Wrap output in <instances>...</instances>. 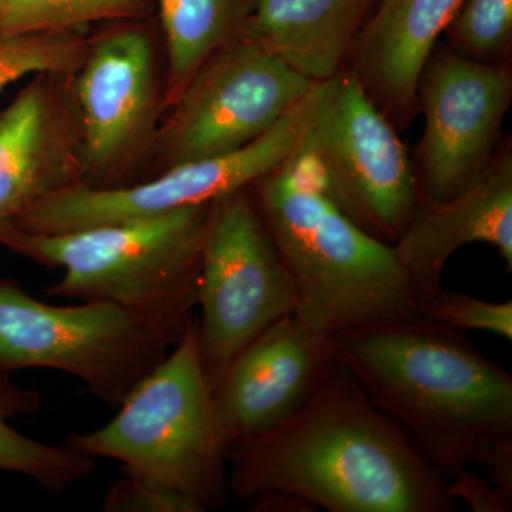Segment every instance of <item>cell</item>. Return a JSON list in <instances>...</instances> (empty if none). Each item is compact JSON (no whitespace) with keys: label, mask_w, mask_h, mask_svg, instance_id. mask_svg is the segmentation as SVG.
<instances>
[{"label":"cell","mask_w":512,"mask_h":512,"mask_svg":"<svg viewBox=\"0 0 512 512\" xmlns=\"http://www.w3.org/2000/svg\"><path fill=\"white\" fill-rule=\"evenodd\" d=\"M419 315L427 322L468 332L481 330L493 333L508 342L512 340V302H490L463 292L434 293L419 303Z\"/></svg>","instance_id":"23"},{"label":"cell","mask_w":512,"mask_h":512,"mask_svg":"<svg viewBox=\"0 0 512 512\" xmlns=\"http://www.w3.org/2000/svg\"><path fill=\"white\" fill-rule=\"evenodd\" d=\"M92 30L72 90L82 131L83 184L119 188L146 178L167 106L156 16Z\"/></svg>","instance_id":"6"},{"label":"cell","mask_w":512,"mask_h":512,"mask_svg":"<svg viewBox=\"0 0 512 512\" xmlns=\"http://www.w3.org/2000/svg\"><path fill=\"white\" fill-rule=\"evenodd\" d=\"M497 249L512 268V156L504 150L473 187L437 204L419 202L393 248L414 298L426 301L441 289L444 266L466 245Z\"/></svg>","instance_id":"15"},{"label":"cell","mask_w":512,"mask_h":512,"mask_svg":"<svg viewBox=\"0 0 512 512\" xmlns=\"http://www.w3.org/2000/svg\"><path fill=\"white\" fill-rule=\"evenodd\" d=\"M463 0H382L360 37L356 76L370 96L412 109L421 73Z\"/></svg>","instance_id":"16"},{"label":"cell","mask_w":512,"mask_h":512,"mask_svg":"<svg viewBox=\"0 0 512 512\" xmlns=\"http://www.w3.org/2000/svg\"><path fill=\"white\" fill-rule=\"evenodd\" d=\"M417 97L424 116L419 147L420 202L453 200L483 177L511 103L507 66L431 55Z\"/></svg>","instance_id":"12"},{"label":"cell","mask_w":512,"mask_h":512,"mask_svg":"<svg viewBox=\"0 0 512 512\" xmlns=\"http://www.w3.org/2000/svg\"><path fill=\"white\" fill-rule=\"evenodd\" d=\"M154 2L163 37L168 106L214 53L245 36L252 0Z\"/></svg>","instance_id":"18"},{"label":"cell","mask_w":512,"mask_h":512,"mask_svg":"<svg viewBox=\"0 0 512 512\" xmlns=\"http://www.w3.org/2000/svg\"><path fill=\"white\" fill-rule=\"evenodd\" d=\"M229 494L295 495L329 512H450L448 478L338 362L305 406L228 456Z\"/></svg>","instance_id":"1"},{"label":"cell","mask_w":512,"mask_h":512,"mask_svg":"<svg viewBox=\"0 0 512 512\" xmlns=\"http://www.w3.org/2000/svg\"><path fill=\"white\" fill-rule=\"evenodd\" d=\"M336 362L446 478L512 436V376L466 332L386 320L332 336Z\"/></svg>","instance_id":"2"},{"label":"cell","mask_w":512,"mask_h":512,"mask_svg":"<svg viewBox=\"0 0 512 512\" xmlns=\"http://www.w3.org/2000/svg\"><path fill=\"white\" fill-rule=\"evenodd\" d=\"M335 365L333 339L309 329L295 315L256 336L212 384L229 447L291 419Z\"/></svg>","instance_id":"13"},{"label":"cell","mask_w":512,"mask_h":512,"mask_svg":"<svg viewBox=\"0 0 512 512\" xmlns=\"http://www.w3.org/2000/svg\"><path fill=\"white\" fill-rule=\"evenodd\" d=\"M106 512H204V507L187 495L133 471L124 470L119 480L107 487L103 497Z\"/></svg>","instance_id":"24"},{"label":"cell","mask_w":512,"mask_h":512,"mask_svg":"<svg viewBox=\"0 0 512 512\" xmlns=\"http://www.w3.org/2000/svg\"><path fill=\"white\" fill-rule=\"evenodd\" d=\"M477 466L483 468L491 484L512 501V436L494 441Z\"/></svg>","instance_id":"26"},{"label":"cell","mask_w":512,"mask_h":512,"mask_svg":"<svg viewBox=\"0 0 512 512\" xmlns=\"http://www.w3.org/2000/svg\"><path fill=\"white\" fill-rule=\"evenodd\" d=\"M198 348L211 387L256 336L298 306L295 284L248 188L215 201L197 285Z\"/></svg>","instance_id":"10"},{"label":"cell","mask_w":512,"mask_h":512,"mask_svg":"<svg viewBox=\"0 0 512 512\" xmlns=\"http://www.w3.org/2000/svg\"><path fill=\"white\" fill-rule=\"evenodd\" d=\"M167 340L136 315L109 302L56 306L0 279V369H50L77 377L109 406L168 355Z\"/></svg>","instance_id":"7"},{"label":"cell","mask_w":512,"mask_h":512,"mask_svg":"<svg viewBox=\"0 0 512 512\" xmlns=\"http://www.w3.org/2000/svg\"><path fill=\"white\" fill-rule=\"evenodd\" d=\"M154 15V0H0V33L92 29Z\"/></svg>","instance_id":"20"},{"label":"cell","mask_w":512,"mask_h":512,"mask_svg":"<svg viewBox=\"0 0 512 512\" xmlns=\"http://www.w3.org/2000/svg\"><path fill=\"white\" fill-rule=\"evenodd\" d=\"M64 446L133 471L200 503L227 504L231 447L198 348L197 319L163 362L128 393L106 426L67 436Z\"/></svg>","instance_id":"5"},{"label":"cell","mask_w":512,"mask_h":512,"mask_svg":"<svg viewBox=\"0 0 512 512\" xmlns=\"http://www.w3.org/2000/svg\"><path fill=\"white\" fill-rule=\"evenodd\" d=\"M453 478V484L448 483L451 497L463 498L471 510L477 512H510L512 501L494 485L487 484L483 478L470 473L464 468Z\"/></svg>","instance_id":"25"},{"label":"cell","mask_w":512,"mask_h":512,"mask_svg":"<svg viewBox=\"0 0 512 512\" xmlns=\"http://www.w3.org/2000/svg\"><path fill=\"white\" fill-rule=\"evenodd\" d=\"M315 84L258 40L239 37L202 64L165 107L144 180L248 146Z\"/></svg>","instance_id":"9"},{"label":"cell","mask_w":512,"mask_h":512,"mask_svg":"<svg viewBox=\"0 0 512 512\" xmlns=\"http://www.w3.org/2000/svg\"><path fill=\"white\" fill-rule=\"evenodd\" d=\"M12 373L0 369V471L32 478L46 493H63L96 473V458L72 448L53 446L23 436L9 420L39 412L42 397L37 390L12 382Z\"/></svg>","instance_id":"19"},{"label":"cell","mask_w":512,"mask_h":512,"mask_svg":"<svg viewBox=\"0 0 512 512\" xmlns=\"http://www.w3.org/2000/svg\"><path fill=\"white\" fill-rule=\"evenodd\" d=\"M214 204L59 234L23 231L0 218V247L47 269H63L62 281L46 288L47 295L113 303L174 346L194 319Z\"/></svg>","instance_id":"4"},{"label":"cell","mask_w":512,"mask_h":512,"mask_svg":"<svg viewBox=\"0 0 512 512\" xmlns=\"http://www.w3.org/2000/svg\"><path fill=\"white\" fill-rule=\"evenodd\" d=\"M303 153L329 197L359 227L394 244L420 202L406 147L356 76H336Z\"/></svg>","instance_id":"11"},{"label":"cell","mask_w":512,"mask_h":512,"mask_svg":"<svg viewBox=\"0 0 512 512\" xmlns=\"http://www.w3.org/2000/svg\"><path fill=\"white\" fill-rule=\"evenodd\" d=\"M252 198L295 284V318L320 335L386 320H419L392 244L350 220L305 153L259 178Z\"/></svg>","instance_id":"3"},{"label":"cell","mask_w":512,"mask_h":512,"mask_svg":"<svg viewBox=\"0 0 512 512\" xmlns=\"http://www.w3.org/2000/svg\"><path fill=\"white\" fill-rule=\"evenodd\" d=\"M83 183L72 74L32 76L0 113V218Z\"/></svg>","instance_id":"14"},{"label":"cell","mask_w":512,"mask_h":512,"mask_svg":"<svg viewBox=\"0 0 512 512\" xmlns=\"http://www.w3.org/2000/svg\"><path fill=\"white\" fill-rule=\"evenodd\" d=\"M92 29L0 33V94L23 77L79 69Z\"/></svg>","instance_id":"21"},{"label":"cell","mask_w":512,"mask_h":512,"mask_svg":"<svg viewBox=\"0 0 512 512\" xmlns=\"http://www.w3.org/2000/svg\"><path fill=\"white\" fill-rule=\"evenodd\" d=\"M370 0H252L245 35L311 82L338 76Z\"/></svg>","instance_id":"17"},{"label":"cell","mask_w":512,"mask_h":512,"mask_svg":"<svg viewBox=\"0 0 512 512\" xmlns=\"http://www.w3.org/2000/svg\"><path fill=\"white\" fill-rule=\"evenodd\" d=\"M323 93V84H315L311 93L264 136L234 153L175 165L126 187L76 184L40 198L6 220L23 231L59 234L114 222L146 220L220 200L251 187L259 178L302 153Z\"/></svg>","instance_id":"8"},{"label":"cell","mask_w":512,"mask_h":512,"mask_svg":"<svg viewBox=\"0 0 512 512\" xmlns=\"http://www.w3.org/2000/svg\"><path fill=\"white\" fill-rule=\"evenodd\" d=\"M447 30L471 59L503 55L512 39V0H463Z\"/></svg>","instance_id":"22"}]
</instances>
